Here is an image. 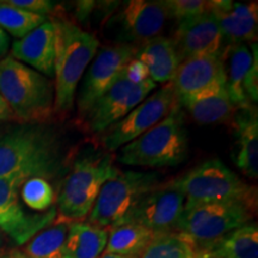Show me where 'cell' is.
Wrapping results in <instances>:
<instances>
[{
    "instance_id": "obj_1",
    "label": "cell",
    "mask_w": 258,
    "mask_h": 258,
    "mask_svg": "<svg viewBox=\"0 0 258 258\" xmlns=\"http://www.w3.org/2000/svg\"><path fill=\"white\" fill-rule=\"evenodd\" d=\"M70 157L47 124L21 123L0 133V178L53 179L66 175Z\"/></svg>"
},
{
    "instance_id": "obj_2",
    "label": "cell",
    "mask_w": 258,
    "mask_h": 258,
    "mask_svg": "<svg viewBox=\"0 0 258 258\" xmlns=\"http://www.w3.org/2000/svg\"><path fill=\"white\" fill-rule=\"evenodd\" d=\"M50 19L56 29L54 112L62 121L72 112L79 82L98 51L99 41L62 14L54 11Z\"/></svg>"
},
{
    "instance_id": "obj_3",
    "label": "cell",
    "mask_w": 258,
    "mask_h": 258,
    "mask_svg": "<svg viewBox=\"0 0 258 258\" xmlns=\"http://www.w3.org/2000/svg\"><path fill=\"white\" fill-rule=\"evenodd\" d=\"M0 95L22 123L46 124L55 116L53 80L10 55L0 60Z\"/></svg>"
},
{
    "instance_id": "obj_4",
    "label": "cell",
    "mask_w": 258,
    "mask_h": 258,
    "mask_svg": "<svg viewBox=\"0 0 258 258\" xmlns=\"http://www.w3.org/2000/svg\"><path fill=\"white\" fill-rule=\"evenodd\" d=\"M118 172L110 152L74 158L57 191L55 220L74 222L88 218L102 186Z\"/></svg>"
},
{
    "instance_id": "obj_5",
    "label": "cell",
    "mask_w": 258,
    "mask_h": 258,
    "mask_svg": "<svg viewBox=\"0 0 258 258\" xmlns=\"http://www.w3.org/2000/svg\"><path fill=\"white\" fill-rule=\"evenodd\" d=\"M188 133L179 103L159 123L122 146L117 161L128 166L169 167L188 158Z\"/></svg>"
},
{
    "instance_id": "obj_6",
    "label": "cell",
    "mask_w": 258,
    "mask_h": 258,
    "mask_svg": "<svg viewBox=\"0 0 258 258\" xmlns=\"http://www.w3.org/2000/svg\"><path fill=\"white\" fill-rule=\"evenodd\" d=\"M176 183L184 194V208L213 202H241L256 208V188L244 182L220 159L203 161Z\"/></svg>"
},
{
    "instance_id": "obj_7",
    "label": "cell",
    "mask_w": 258,
    "mask_h": 258,
    "mask_svg": "<svg viewBox=\"0 0 258 258\" xmlns=\"http://www.w3.org/2000/svg\"><path fill=\"white\" fill-rule=\"evenodd\" d=\"M254 211V207L241 202L201 203L184 208L176 232L198 250L249 224Z\"/></svg>"
},
{
    "instance_id": "obj_8",
    "label": "cell",
    "mask_w": 258,
    "mask_h": 258,
    "mask_svg": "<svg viewBox=\"0 0 258 258\" xmlns=\"http://www.w3.org/2000/svg\"><path fill=\"white\" fill-rule=\"evenodd\" d=\"M158 184L159 175L156 172L120 171L102 186L88 222L106 230L123 224L138 202Z\"/></svg>"
},
{
    "instance_id": "obj_9",
    "label": "cell",
    "mask_w": 258,
    "mask_h": 258,
    "mask_svg": "<svg viewBox=\"0 0 258 258\" xmlns=\"http://www.w3.org/2000/svg\"><path fill=\"white\" fill-rule=\"evenodd\" d=\"M171 18L165 0H129L105 23V35L115 43L140 48L160 36Z\"/></svg>"
},
{
    "instance_id": "obj_10",
    "label": "cell",
    "mask_w": 258,
    "mask_h": 258,
    "mask_svg": "<svg viewBox=\"0 0 258 258\" xmlns=\"http://www.w3.org/2000/svg\"><path fill=\"white\" fill-rule=\"evenodd\" d=\"M156 89L157 84L151 79L140 84L131 83L122 70L112 85L93 103L79 123L90 133H104Z\"/></svg>"
},
{
    "instance_id": "obj_11",
    "label": "cell",
    "mask_w": 258,
    "mask_h": 258,
    "mask_svg": "<svg viewBox=\"0 0 258 258\" xmlns=\"http://www.w3.org/2000/svg\"><path fill=\"white\" fill-rule=\"evenodd\" d=\"M178 104L171 83L147 96L127 116L102 133L101 144L106 152H115L163 120Z\"/></svg>"
},
{
    "instance_id": "obj_12",
    "label": "cell",
    "mask_w": 258,
    "mask_h": 258,
    "mask_svg": "<svg viewBox=\"0 0 258 258\" xmlns=\"http://www.w3.org/2000/svg\"><path fill=\"white\" fill-rule=\"evenodd\" d=\"M139 48L114 43L97 51L83 76L77 96V121L80 122L93 103L112 85L124 66L135 57Z\"/></svg>"
},
{
    "instance_id": "obj_13",
    "label": "cell",
    "mask_w": 258,
    "mask_h": 258,
    "mask_svg": "<svg viewBox=\"0 0 258 258\" xmlns=\"http://www.w3.org/2000/svg\"><path fill=\"white\" fill-rule=\"evenodd\" d=\"M184 206V194L173 179L150 190L138 202L124 222L144 226L154 234L176 232Z\"/></svg>"
},
{
    "instance_id": "obj_14",
    "label": "cell",
    "mask_w": 258,
    "mask_h": 258,
    "mask_svg": "<svg viewBox=\"0 0 258 258\" xmlns=\"http://www.w3.org/2000/svg\"><path fill=\"white\" fill-rule=\"evenodd\" d=\"M19 179L0 178V232L5 233L17 245H25L38 232L51 225L56 218L54 206L46 213L30 214L22 206Z\"/></svg>"
},
{
    "instance_id": "obj_15",
    "label": "cell",
    "mask_w": 258,
    "mask_h": 258,
    "mask_svg": "<svg viewBox=\"0 0 258 258\" xmlns=\"http://www.w3.org/2000/svg\"><path fill=\"white\" fill-rule=\"evenodd\" d=\"M170 38L180 62L195 56L221 55L224 51V37L211 11L178 22Z\"/></svg>"
},
{
    "instance_id": "obj_16",
    "label": "cell",
    "mask_w": 258,
    "mask_h": 258,
    "mask_svg": "<svg viewBox=\"0 0 258 258\" xmlns=\"http://www.w3.org/2000/svg\"><path fill=\"white\" fill-rule=\"evenodd\" d=\"M171 85L178 98L226 86L222 55L195 56L182 61Z\"/></svg>"
},
{
    "instance_id": "obj_17",
    "label": "cell",
    "mask_w": 258,
    "mask_h": 258,
    "mask_svg": "<svg viewBox=\"0 0 258 258\" xmlns=\"http://www.w3.org/2000/svg\"><path fill=\"white\" fill-rule=\"evenodd\" d=\"M220 27L224 43L235 46L245 42L256 43L258 28L257 3H235L230 0H212L211 9Z\"/></svg>"
},
{
    "instance_id": "obj_18",
    "label": "cell",
    "mask_w": 258,
    "mask_h": 258,
    "mask_svg": "<svg viewBox=\"0 0 258 258\" xmlns=\"http://www.w3.org/2000/svg\"><path fill=\"white\" fill-rule=\"evenodd\" d=\"M55 25L51 19H47L24 37L16 40L10 56L51 79L55 64Z\"/></svg>"
},
{
    "instance_id": "obj_19",
    "label": "cell",
    "mask_w": 258,
    "mask_h": 258,
    "mask_svg": "<svg viewBox=\"0 0 258 258\" xmlns=\"http://www.w3.org/2000/svg\"><path fill=\"white\" fill-rule=\"evenodd\" d=\"M256 54L257 43H251V48L245 43L228 46L221 54L225 69L226 90L231 102L238 110L253 106L245 93L244 84L252 67Z\"/></svg>"
},
{
    "instance_id": "obj_20",
    "label": "cell",
    "mask_w": 258,
    "mask_h": 258,
    "mask_svg": "<svg viewBox=\"0 0 258 258\" xmlns=\"http://www.w3.org/2000/svg\"><path fill=\"white\" fill-rule=\"evenodd\" d=\"M184 108L200 124L232 123L238 109L231 102L226 86H218L199 95L178 98Z\"/></svg>"
},
{
    "instance_id": "obj_21",
    "label": "cell",
    "mask_w": 258,
    "mask_h": 258,
    "mask_svg": "<svg viewBox=\"0 0 258 258\" xmlns=\"http://www.w3.org/2000/svg\"><path fill=\"white\" fill-rule=\"evenodd\" d=\"M232 125L235 129L234 161L238 169L251 179L258 177V118L257 109L238 110Z\"/></svg>"
},
{
    "instance_id": "obj_22",
    "label": "cell",
    "mask_w": 258,
    "mask_h": 258,
    "mask_svg": "<svg viewBox=\"0 0 258 258\" xmlns=\"http://www.w3.org/2000/svg\"><path fill=\"white\" fill-rule=\"evenodd\" d=\"M135 59L140 60L150 72V79L158 84L172 82L180 60L170 37L157 36L139 48Z\"/></svg>"
},
{
    "instance_id": "obj_23",
    "label": "cell",
    "mask_w": 258,
    "mask_h": 258,
    "mask_svg": "<svg viewBox=\"0 0 258 258\" xmlns=\"http://www.w3.org/2000/svg\"><path fill=\"white\" fill-rule=\"evenodd\" d=\"M195 253L196 258H258L257 225L249 222Z\"/></svg>"
},
{
    "instance_id": "obj_24",
    "label": "cell",
    "mask_w": 258,
    "mask_h": 258,
    "mask_svg": "<svg viewBox=\"0 0 258 258\" xmlns=\"http://www.w3.org/2000/svg\"><path fill=\"white\" fill-rule=\"evenodd\" d=\"M109 230L88 221L71 222L63 247V258H99L108 243Z\"/></svg>"
},
{
    "instance_id": "obj_25",
    "label": "cell",
    "mask_w": 258,
    "mask_h": 258,
    "mask_svg": "<svg viewBox=\"0 0 258 258\" xmlns=\"http://www.w3.org/2000/svg\"><path fill=\"white\" fill-rule=\"evenodd\" d=\"M154 235L156 234L152 231L134 222H124L114 226L109 230L105 252L131 258H140L148 244L152 241Z\"/></svg>"
},
{
    "instance_id": "obj_26",
    "label": "cell",
    "mask_w": 258,
    "mask_h": 258,
    "mask_svg": "<svg viewBox=\"0 0 258 258\" xmlns=\"http://www.w3.org/2000/svg\"><path fill=\"white\" fill-rule=\"evenodd\" d=\"M71 222L56 221L38 232L22 250L29 258H63L64 240Z\"/></svg>"
},
{
    "instance_id": "obj_27",
    "label": "cell",
    "mask_w": 258,
    "mask_h": 258,
    "mask_svg": "<svg viewBox=\"0 0 258 258\" xmlns=\"http://www.w3.org/2000/svg\"><path fill=\"white\" fill-rule=\"evenodd\" d=\"M48 17L25 11L6 2H0V28L15 38L24 37L44 23Z\"/></svg>"
},
{
    "instance_id": "obj_28",
    "label": "cell",
    "mask_w": 258,
    "mask_h": 258,
    "mask_svg": "<svg viewBox=\"0 0 258 258\" xmlns=\"http://www.w3.org/2000/svg\"><path fill=\"white\" fill-rule=\"evenodd\" d=\"M140 258H196L190 241L177 232L156 234Z\"/></svg>"
},
{
    "instance_id": "obj_29",
    "label": "cell",
    "mask_w": 258,
    "mask_h": 258,
    "mask_svg": "<svg viewBox=\"0 0 258 258\" xmlns=\"http://www.w3.org/2000/svg\"><path fill=\"white\" fill-rule=\"evenodd\" d=\"M19 198L28 208L38 213H46L54 207L56 195L49 182L43 178H29L19 188Z\"/></svg>"
},
{
    "instance_id": "obj_30",
    "label": "cell",
    "mask_w": 258,
    "mask_h": 258,
    "mask_svg": "<svg viewBox=\"0 0 258 258\" xmlns=\"http://www.w3.org/2000/svg\"><path fill=\"white\" fill-rule=\"evenodd\" d=\"M165 4L171 18H175L178 22L205 14L211 9V2L205 0H165Z\"/></svg>"
},
{
    "instance_id": "obj_31",
    "label": "cell",
    "mask_w": 258,
    "mask_h": 258,
    "mask_svg": "<svg viewBox=\"0 0 258 258\" xmlns=\"http://www.w3.org/2000/svg\"><path fill=\"white\" fill-rule=\"evenodd\" d=\"M8 2L19 9L31 12V14L44 16V17L51 16L56 9L55 3L49 2V0H8Z\"/></svg>"
},
{
    "instance_id": "obj_32",
    "label": "cell",
    "mask_w": 258,
    "mask_h": 258,
    "mask_svg": "<svg viewBox=\"0 0 258 258\" xmlns=\"http://www.w3.org/2000/svg\"><path fill=\"white\" fill-rule=\"evenodd\" d=\"M123 72L129 82L133 84H140L150 79V72H148L147 67L145 66V63L141 62L140 60L135 59V57L125 64Z\"/></svg>"
},
{
    "instance_id": "obj_33",
    "label": "cell",
    "mask_w": 258,
    "mask_h": 258,
    "mask_svg": "<svg viewBox=\"0 0 258 258\" xmlns=\"http://www.w3.org/2000/svg\"><path fill=\"white\" fill-rule=\"evenodd\" d=\"M0 121H17L14 112L10 109V106L2 95H0Z\"/></svg>"
},
{
    "instance_id": "obj_34",
    "label": "cell",
    "mask_w": 258,
    "mask_h": 258,
    "mask_svg": "<svg viewBox=\"0 0 258 258\" xmlns=\"http://www.w3.org/2000/svg\"><path fill=\"white\" fill-rule=\"evenodd\" d=\"M10 49V37L6 32L0 28V60L4 59Z\"/></svg>"
},
{
    "instance_id": "obj_35",
    "label": "cell",
    "mask_w": 258,
    "mask_h": 258,
    "mask_svg": "<svg viewBox=\"0 0 258 258\" xmlns=\"http://www.w3.org/2000/svg\"><path fill=\"white\" fill-rule=\"evenodd\" d=\"M8 258H29L23 251L19 249L8 250Z\"/></svg>"
},
{
    "instance_id": "obj_36",
    "label": "cell",
    "mask_w": 258,
    "mask_h": 258,
    "mask_svg": "<svg viewBox=\"0 0 258 258\" xmlns=\"http://www.w3.org/2000/svg\"><path fill=\"white\" fill-rule=\"evenodd\" d=\"M99 258H131V257H124V256H120V254H114V253H106V252H104Z\"/></svg>"
},
{
    "instance_id": "obj_37",
    "label": "cell",
    "mask_w": 258,
    "mask_h": 258,
    "mask_svg": "<svg viewBox=\"0 0 258 258\" xmlns=\"http://www.w3.org/2000/svg\"><path fill=\"white\" fill-rule=\"evenodd\" d=\"M0 258H8V250L0 249Z\"/></svg>"
},
{
    "instance_id": "obj_38",
    "label": "cell",
    "mask_w": 258,
    "mask_h": 258,
    "mask_svg": "<svg viewBox=\"0 0 258 258\" xmlns=\"http://www.w3.org/2000/svg\"><path fill=\"white\" fill-rule=\"evenodd\" d=\"M0 244L3 245V237H2V232H0Z\"/></svg>"
},
{
    "instance_id": "obj_39",
    "label": "cell",
    "mask_w": 258,
    "mask_h": 258,
    "mask_svg": "<svg viewBox=\"0 0 258 258\" xmlns=\"http://www.w3.org/2000/svg\"><path fill=\"white\" fill-rule=\"evenodd\" d=\"M2 247H3V245H2V244H0V249H2Z\"/></svg>"
}]
</instances>
